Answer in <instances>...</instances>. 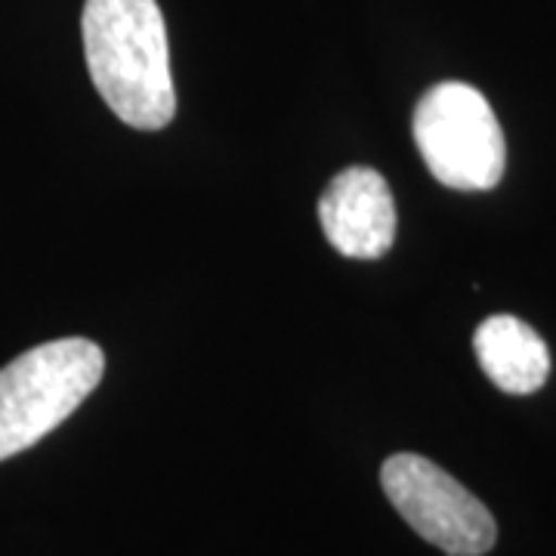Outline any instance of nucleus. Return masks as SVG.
<instances>
[{"label":"nucleus","mask_w":556,"mask_h":556,"mask_svg":"<svg viewBox=\"0 0 556 556\" xmlns=\"http://www.w3.org/2000/svg\"><path fill=\"white\" fill-rule=\"evenodd\" d=\"M84 53L93 87L124 124L161 130L177 115L167 28L155 0H87Z\"/></svg>","instance_id":"f257e3e1"},{"label":"nucleus","mask_w":556,"mask_h":556,"mask_svg":"<svg viewBox=\"0 0 556 556\" xmlns=\"http://www.w3.org/2000/svg\"><path fill=\"white\" fill-rule=\"evenodd\" d=\"M102 350L87 338L50 340L0 368V460L53 433L100 387Z\"/></svg>","instance_id":"f03ea898"},{"label":"nucleus","mask_w":556,"mask_h":556,"mask_svg":"<svg viewBox=\"0 0 556 556\" xmlns=\"http://www.w3.org/2000/svg\"><path fill=\"white\" fill-rule=\"evenodd\" d=\"M415 142L427 170L457 192L495 189L507 167L504 130L489 100L464 80H442L415 109Z\"/></svg>","instance_id":"7ed1b4c3"},{"label":"nucleus","mask_w":556,"mask_h":556,"mask_svg":"<svg viewBox=\"0 0 556 556\" xmlns=\"http://www.w3.org/2000/svg\"><path fill=\"white\" fill-rule=\"evenodd\" d=\"M380 485L396 514L445 556H482L495 547L489 507L427 457L399 452L380 467Z\"/></svg>","instance_id":"20e7f679"},{"label":"nucleus","mask_w":556,"mask_h":556,"mask_svg":"<svg viewBox=\"0 0 556 556\" xmlns=\"http://www.w3.org/2000/svg\"><path fill=\"white\" fill-rule=\"evenodd\" d=\"M318 219L334 251L353 260L383 257L396 241V201L371 167H346L328 182Z\"/></svg>","instance_id":"39448f33"},{"label":"nucleus","mask_w":556,"mask_h":556,"mask_svg":"<svg viewBox=\"0 0 556 556\" xmlns=\"http://www.w3.org/2000/svg\"><path fill=\"white\" fill-rule=\"evenodd\" d=\"M473 350L485 378L510 396H532L551 378L547 343L517 316L485 318L473 334Z\"/></svg>","instance_id":"423d86ee"}]
</instances>
